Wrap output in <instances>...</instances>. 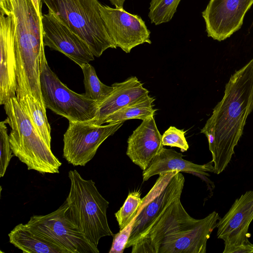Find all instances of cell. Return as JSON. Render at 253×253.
Returning a JSON list of instances; mask_svg holds the SVG:
<instances>
[{
	"label": "cell",
	"instance_id": "6da1fadb",
	"mask_svg": "<svg viewBox=\"0 0 253 253\" xmlns=\"http://www.w3.org/2000/svg\"><path fill=\"white\" fill-rule=\"evenodd\" d=\"M222 99L213 109L201 132L214 137L210 150L214 171L219 174L230 163L253 110V58L229 78Z\"/></svg>",
	"mask_w": 253,
	"mask_h": 253
},
{
	"label": "cell",
	"instance_id": "7a4b0ae2",
	"mask_svg": "<svg viewBox=\"0 0 253 253\" xmlns=\"http://www.w3.org/2000/svg\"><path fill=\"white\" fill-rule=\"evenodd\" d=\"M0 13H11L14 23L16 96L20 97L29 93L41 101L40 60L45 47L42 19L32 0H9L0 4Z\"/></svg>",
	"mask_w": 253,
	"mask_h": 253
},
{
	"label": "cell",
	"instance_id": "3957f363",
	"mask_svg": "<svg viewBox=\"0 0 253 253\" xmlns=\"http://www.w3.org/2000/svg\"><path fill=\"white\" fill-rule=\"evenodd\" d=\"M4 109L11 127L9 141L13 154L28 170L41 173H58L61 162L38 132L16 96L9 99Z\"/></svg>",
	"mask_w": 253,
	"mask_h": 253
},
{
	"label": "cell",
	"instance_id": "277c9868",
	"mask_svg": "<svg viewBox=\"0 0 253 253\" xmlns=\"http://www.w3.org/2000/svg\"><path fill=\"white\" fill-rule=\"evenodd\" d=\"M68 177L71 185L66 199L68 215L86 239L97 247L101 238L114 235L107 217L109 203L92 179L83 178L76 170H70Z\"/></svg>",
	"mask_w": 253,
	"mask_h": 253
},
{
	"label": "cell",
	"instance_id": "5b68a950",
	"mask_svg": "<svg viewBox=\"0 0 253 253\" xmlns=\"http://www.w3.org/2000/svg\"><path fill=\"white\" fill-rule=\"evenodd\" d=\"M48 10L81 38L95 57L117 47L110 37L98 0H42Z\"/></svg>",
	"mask_w": 253,
	"mask_h": 253
},
{
	"label": "cell",
	"instance_id": "8992f818",
	"mask_svg": "<svg viewBox=\"0 0 253 253\" xmlns=\"http://www.w3.org/2000/svg\"><path fill=\"white\" fill-rule=\"evenodd\" d=\"M40 84L46 108L69 121L86 122L97 115L98 102L69 89L48 66L44 51L41 56Z\"/></svg>",
	"mask_w": 253,
	"mask_h": 253
},
{
	"label": "cell",
	"instance_id": "52a82bcc",
	"mask_svg": "<svg viewBox=\"0 0 253 253\" xmlns=\"http://www.w3.org/2000/svg\"><path fill=\"white\" fill-rule=\"evenodd\" d=\"M159 175L154 186L142 199L126 248L132 247L153 222L175 200L181 198L185 182L181 172L169 171Z\"/></svg>",
	"mask_w": 253,
	"mask_h": 253
},
{
	"label": "cell",
	"instance_id": "ba28073f",
	"mask_svg": "<svg viewBox=\"0 0 253 253\" xmlns=\"http://www.w3.org/2000/svg\"><path fill=\"white\" fill-rule=\"evenodd\" d=\"M124 123L99 125L89 121H69L63 136V158L74 166H85L94 157L101 144Z\"/></svg>",
	"mask_w": 253,
	"mask_h": 253
},
{
	"label": "cell",
	"instance_id": "9c48e42d",
	"mask_svg": "<svg viewBox=\"0 0 253 253\" xmlns=\"http://www.w3.org/2000/svg\"><path fill=\"white\" fill-rule=\"evenodd\" d=\"M65 200L50 213L31 216L27 224L66 253H99L97 247L88 241L69 218Z\"/></svg>",
	"mask_w": 253,
	"mask_h": 253
},
{
	"label": "cell",
	"instance_id": "30bf717a",
	"mask_svg": "<svg viewBox=\"0 0 253 253\" xmlns=\"http://www.w3.org/2000/svg\"><path fill=\"white\" fill-rule=\"evenodd\" d=\"M253 220V190H250L237 198L218 221L217 237L224 241L223 253H253L248 233Z\"/></svg>",
	"mask_w": 253,
	"mask_h": 253
},
{
	"label": "cell",
	"instance_id": "8fae6325",
	"mask_svg": "<svg viewBox=\"0 0 253 253\" xmlns=\"http://www.w3.org/2000/svg\"><path fill=\"white\" fill-rule=\"evenodd\" d=\"M99 9L108 33L117 47L128 53L139 44L151 43L150 32L140 16L123 8L100 4Z\"/></svg>",
	"mask_w": 253,
	"mask_h": 253
},
{
	"label": "cell",
	"instance_id": "7c38bea8",
	"mask_svg": "<svg viewBox=\"0 0 253 253\" xmlns=\"http://www.w3.org/2000/svg\"><path fill=\"white\" fill-rule=\"evenodd\" d=\"M180 198L175 200L144 231L131 247V253H158L165 238L195 223Z\"/></svg>",
	"mask_w": 253,
	"mask_h": 253
},
{
	"label": "cell",
	"instance_id": "4fadbf2b",
	"mask_svg": "<svg viewBox=\"0 0 253 253\" xmlns=\"http://www.w3.org/2000/svg\"><path fill=\"white\" fill-rule=\"evenodd\" d=\"M42 27L44 46L64 54L80 67L94 60L87 44L51 11L42 14Z\"/></svg>",
	"mask_w": 253,
	"mask_h": 253
},
{
	"label": "cell",
	"instance_id": "5bb4252c",
	"mask_svg": "<svg viewBox=\"0 0 253 253\" xmlns=\"http://www.w3.org/2000/svg\"><path fill=\"white\" fill-rule=\"evenodd\" d=\"M253 0H210L202 12L208 37L218 41L230 37L241 27Z\"/></svg>",
	"mask_w": 253,
	"mask_h": 253
},
{
	"label": "cell",
	"instance_id": "9a60e30c",
	"mask_svg": "<svg viewBox=\"0 0 253 253\" xmlns=\"http://www.w3.org/2000/svg\"><path fill=\"white\" fill-rule=\"evenodd\" d=\"M220 217L214 211L193 224L166 236L158 253H206L207 243Z\"/></svg>",
	"mask_w": 253,
	"mask_h": 253
},
{
	"label": "cell",
	"instance_id": "2e32d148",
	"mask_svg": "<svg viewBox=\"0 0 253 253\" xmlns=\"http://www.w3.org/2000/svg\"><path fill=\"white\" fill-rule=\"evenodd\" d=\"M0 104L15 97L17 88L14 26L11 13H0Z\"/></svg>",
	"mask_w": 253,
	"mask_h": 253
},
{
	"label": "cell",
	"instance_id": "e0dca14e",
	"mask_svg": "<svg viewBox=\"0 0 253 253\" xmlns=\"http://www.w3.org/2000/svg\"><path fill=\"white\" fill-rule=\"evenodd\" d=\"M162 137L154 116L143 120L128 137L126 154L144 170L164 148Z\"/></svg>",
	"mask_w": 253,
	"mask_h": 253
},
{
	"label": "cell",
	"instance_id": "ac0fdd59",
	"mask_svg": "<svg viewBox=\"0 0 253 253\" xmlns=\"http://www.w3.org/2000/svg\"><path fill=\"white\" fill-rule=\"evenodd\" d=\"M113 89L103 100L98 102L96 117L90 123L101 125L109 115L124 107L149 95V90L136 77H130L125 81L112 85Z\"/></svg>",
	"mask_w": 253,
	"mask_h": 253
},
{
	"label": "cell",
	"instance_id": "d6986e66",
	"mask_svg": "<svg viewBox=\"0 0 253 253\" xmlns=\"http://www.w3.org/2000/svg\"><path fill=\"white\" fill-rule=\"evenodd\" d=\"M183 155L172 149L164 147L155 157L149 166L142 172L143 181L151 177L169 171H177L194 174L210 176L209 172L214 171L212 161L198 165L183 159Z\"/></svg>",
	"mask_w": 253,
	"mask_h": 253
},
{
	"label": "cell",
	"instance_id": "ffe728a7",
	"mask_svg": "<svg viewBox=\"0 0 253 253\" xmlns=\"http://www.w3.org/2000/svg\"><path fill=\"white\" fill-rule=\"evenodd\" d=\"M9 242L24 253H66L56 244L29 226L20 223L8 234Z\"/></svg>",
	"mask_w": 253,
	"mask_h": 253
},
{
	"label": "cell",
	"instance_id": "44dd1931",
	"mask_svg": "<svg viewBox=\"0 0 253 253\" xmlns=\"http://www.w3.org/2000/svg\"><path fill=\"white\" fill-rule=\"evenodd\" d=\"M34 126L51 146V127L46 115V107L30 94L17 99Z\"/></svg>",
	"mask_w": 253,
	"mask_h": 253
},
{
	"label": "cell",
	"instance_id": "7402d4cb",
	"mask_svg": "<svg viewBox=\"0 0 253 253\" xmlns=\"http://www.w3.org/2000/svg\"><path fill=\"white\" fill-rule=\"evenodd\" d=\"M155 99L149 95L135 102L126 105L109 115L102 122L116 123L130 119L145 120L153 117L157 109L153 108V103Z\"/></svg>",
	"mask_w": 253,
	"mask_h": 253
},
{
	"label": "cell",
	"instance_id": "603a6c76",
	"mask_svg": "<svg viewBox=\"0 0 253 253\" xmlns=\"http://www.w3.org/2000/svg\"><path fill=\"white\" fill-rule=\"evenodd\" d=\"M85 94L90 99L98 102L105 99L113 90L112 85L103 84L98 78L94 68L88 63L83 64Z\"/></svg>",
	"mask_w": 253,
	"mask_h": 253
},
{
	"label": "cell",
	"instance_id": "cb8c5ba5",
	"mask_svg": "<svg viewBox=\"0 0 253 253\" xmlns=\"http://www.w3.org/2000/svg\"><path fill=\"white\" fill-rule=\"evenodd\" d=\"M181 0H151L148 16L158 25L169 21L176 11Z\"/></svg>",
	"mask_w": 253,
	"mask_h": 253
},
{
	"label": "cell",
	"instance_id": "d4e9b609",
	"mask_svg": "<svg viewBox=\"0 0 253 253\" xmlns=\"http://www.w3.org/2000/svg\"><path fill=\"white\" fill-rule=\"evenodd\" d=\"M142 202L141 193L134 191L128 194L123 205L115 213L120 230L125 228L137 214Z\"/></svg>",
	"mask_w": 253,
	"mask_h": 253
},
{
	"label": "cell",
	"instance_id": "484cf974",
	"mask_svg": "<svg viewBox=\"0 0 253 253\" xmlns=\"http://www.w3.org/2000/svg\"><path fill=\"white\" fill-rule=\"evenodd\" d=\"M8 124L6 118L0 123V177L4 176L11 159L14 156L11 149L9 136L6 124Z\"/></svg>",
	"mask_w": 253,
	"mask_h": 253
},
{
	"label": "cell",
	"instance_id": "4316f807",
	"mask_svg": "<svg viewBox=\"0 0 253 253\" xmlns=\"http://www.w3.org/2000/svg\"><path fill=\"white\" fill-rule=\"evenodd\" d=\"M185 131L175 126H170L162 135V141L164 146L179 148L182 152L189 149V145L185 136Z\"/></svg>",
	"mask_w": 253,
	"mask_h": 253
},
{
	"label": "cell",
	"instance_id": "83f0119b",
	"mask_svg": "<svg viewBox=\"0 0 253 253\" xmlns=\"http://www.w3.org/2000/svg\"><path fill=\"white\" fill-rule=\"evenodd\" d=\"M134 220V219H133ZM133 220L125 228L113 235V240L109 253H123L130 235Z\"/></svg>",
	"mask_w": 253,
	"mask_h": 253
},
{
	"label": "cell",
	"instance_id": "f1b7e54d",
	"mask_svg": "<svg viewBox=\"0 0 253 253\" xmlns=\"http://www.w3.org/2000/svg\"><path fill=\"white\" fill-rule=\"evenodd\" d=\"M32 1L33 2L34 6L35 7L38 15L42 19V0H32Z\"/></svg>",
	"mask_w": 253,
	"mask_h": 253
},
{
	"label": "cell",
	"instance_id": "f546056e",
	"mask_svg": "<svg viewBox=\"0 0 253 253\" xmlns=\"http://www.w3.org/2000/svg\"><path fill=\"white\" fill-rule=\"evenodd\" d=\"M111 3L116 8H123L124 4L126 0H109Z\"/></svg>",
	"mask_w": 253,
	"mask_h": 253
}]
</instances>
